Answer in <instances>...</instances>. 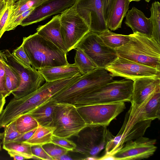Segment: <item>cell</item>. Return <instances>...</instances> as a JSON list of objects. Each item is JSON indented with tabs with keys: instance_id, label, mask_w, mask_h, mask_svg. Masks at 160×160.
Instances as JSON below:
<instances>
[{
	"instance_id": "6da1fadb",
	"label": "cell",
	"mask_w": 160,
	"mask_h": 160,
	"mask_svg": "<svg viewBox=\"0 0 160 160\" xmlns=\"http://www.w3.org/2000/svg\"><path fill=\"white\" fill-rule=\"evenodd\" d=\"M24 50L32 67L36 70L69 64L67 53L36 33L23 38Z\"/></svg>"
},
{
	"instance_id": "7a4b0ae2",
	"label": "cell",
	"mask_w": 160,
	"mask_h": 160,
	"mask_svg": "<svg viewBox=\"0 0 160 160\" xmlns=\"http://www.w3.org/2000/svg\"><path fill=\"white\" fill-rule=\"evenodd\" d=\"M129 35V41L115 49L118 56L160 70V45L139 32Z\"/></svg>"
},
{
	"instance_id": "3957f363",
	"label": "cell",
	"mask_w": 160,
	"mask_h": 160,
	"mask_svg": "<svg viewBox=\"0 0 160 160\" xmlns=\"http://www.w3.org/2000/svg\"><path fill=\"white\" fill-rule=\"evenodd\" d=\"M113 77L105 68H98L80 76L78 80L51 99L56 103L73 105L80 98L113 81Z\"/></svg>"
},
{
	"instance_id": "277c9868",
	"label": "cell",
	"mask_w": 160,
	"mask_h": 160,
	"mask_svg": "<svg viewBox=\"0 0 160 160\" xmlns=\"http://www.w3.org/2000/svg\"><path fill=\"white\" fill-rule=\"evenodd\" d=\"M133 81L124 79L113 81L80 98L73 104L76 107L121 102H130Z\"/></svg>"
},
{
	"instance_id": "5b68a950",
	"label": "cell",
	"mask_w": 160,
	"mask_h": 160,
	"mask_svg": "<svg viewBox=\"0 0 160 160\" xmlns=\"http://www.w3.org/2000/svg\"><path fill=\"white\" fill-rule=\"evenodd\" d=\"M107 127L87 126L79 133L76 147L73 151L82 155V159L97 160L98 155L113 136Z\"/></svg>"
},
{
	"instance_id": "8992f818",
	"label": "cell",
	"mask_w": 160,
	"mask_h": 160,
	"mask_svg": "<svg viewBox=\"0 0 160 160\" xmlns=\"http://www.w3.org/2000/svg\"><path fill=\"white\" fill-rule=\"evenodd\" d=\"M87 126L74 105L56 103L53 111L52 126L55 128L54 135L67 138L77 137Z\"/></svg>"
},
{
	"instance_id": "52a82bcc",
	"label": "cell",
	"mask_w": 160,
	"mask_h": 160,
	"mask_svg": "<svg viewBox=\"0 0 160 160\" xmlns=\"http://www.w3.org/2000/svg\"><path fill=\"white\" fill-rule=\"evenodd\" d=\"M80 77L46 82L36 91L15 101V108L20 114H26L48 102L54 95L78 80Z\"/></svg>"
},
{
	"instance_id": "ba28073f",
	"label": "cell",
	"mask_w": 160,
	"mask_h": 160,
	"mask_svg": "<svg viewBox=\"0 0 160 160\" xmlns=\"http://www.w3.org/2000/svg\"><path fill=\"white\" fill-rule=\"evenodd\" d=\"M59 18L61 35L68 52L75 49L90 29L77 12L75 4L59 14Z\"/></svg>"
},
{
	"instance_id": "9c48e42d",
	"label": "cell",
	"mask_w": 160,
	"mask_h": 160,
	"mask_svg": "<svg viewBox=\"0 0 160 160\" xmlns=\"http://www.w3.org/2000/svg\"><path fill=\"white\" fill-rule=\"evenodd\" d=\"M82 50L98 68H105L118 56L115 49L107 46L98 33L89 32L75 47Z\"/></svg>"
},
{
	"instance_id": "30bf717a",
	"label": "cell",
	"mask_w": 160,
	"mask_h": 160,
	"mask_svg": "<svg viewBox=\"0 0 160 160\" xmlns=\"http://www.w3.org/2000/svg\"><path fill=\"white\" fill-rule=\"evenodd\" d=\"M7 58L6 62L19 74L21 83L18 88L11 92L14 98H20L38 89L45 80L38 70L24 65L8 50L4 52Z\"/></svg>"
},
{
	"instance_id": "8fae6325",
	"label": "cell",
	"mask_w": 160,
	"mask_h": 160,
	"mask_svg": "<svg viewBox=\"0 0 160 160\" xmlns=\"http://www.w3.org/2000/svg\"><path fill=\"white\" fill-rule=\"evenodd\" d=\"M87 126L99 125L107 127L111 122L123 111L125 102L98 104L77 107Z\"/></svg>"
},
{
	"instance_id": "7c38bea8",
	"label": "cell",
	"mask_w": 160,
	"mask_h": 160,
	"mask_svg": "<svg viewBox=\"0 0 160 160\" xmlns=\"http://www.w3.org/2000/svg\"><path fill=\"white\" fill-rule=\"evenodd\" d=\"M113 77L134 81L146 77H160V70L118 56L105 68Z\"/></svg>"
},
{
	"instance_id": "4fadbf2b",
	"label": "cell",
	"mask_w": 160,
	"mask_h": 160,
	"mask_svg": "<svg viewBox=\"0 0 160 160\" xmlns=\"http://www.w3.org/2000/svg\"><path fill=\"white\" fill-rule=\"evenodd\" d=\"M123 124L128 127L139 122L160 119V89L139 105L132 103Z\"/></svg>"
},
{
	"instance_id": "5bb4252c",
	"label": "cell",
	"mask_w": 160,
	"mask_h": 160,
	"mask_svg": "<svg viewBox=\"0 0 160 160\" xmlns=\"http://www.w3.org/2000/svg\"><path fill=\"white\" fill-rule=\"evenodd\" d=\"M75 5L77 12L88 26L90 31L99 33L108 29L101 0H77Z\"/></svg>"
},
{
	"instance_id": "9a60e30c",
	"label": "cell",
	"mask_w": 160,
	"mask_h": 160,
	"mask_svg": "<svg viewBox=\"0 0 160 160\" xmlns=\"http://www.w3.org/2000/svg\"><path fill=\"white\" fill-rule=\"evenodd\" d=\"M156 139L141 137L128 141L113 155L115 160H140L152 156L157 149Z\"/></svg>"
},
{
	"instance_id": "2e32d148",
	"label": "cell",
	"mask_w": 160,
	"mask_h": 160,
	"mask_svg": "<svg viewBox=\"0 0 160 160\" xmlns=\"http://www.w3.org/2000/svg\"><path fill=\"white\" fill-rule=\"evenodd\" d=\"M77 0H47L36 7L21 22L25 27L42 21L50 16L61 13L73 6Z\"/></svg>"
},
{
	"instance_id": "e0dca14e",
	"label": "cell",
	"mask_w": 160,
	"mask_h": 160,
	"mask_svg": "<svg viewBox=\"0 0 160 160\" xmlns=\"http://www.w3.org/2000/svg\"><path fill=\"white\" fill-rule=\"evenodd\" d=\"M152 120L139 122L129 127L122 125L116 136H113L107 143L106 151L110 153L116 152L126 142L143 136L147 129L150 126Z\"/></svg>"
},
{
	"instance_id": "ac0fdd59",
	"label": "cell",
	"mask_w": 160,
	"mask_h": 160,
	"mask_svg": "<svg viewBox=\"0 0 160 160\" xmlns=\"http://www.w3.org/2000/svg\"><path fill=\"white\" fill-rule=\"evenodd\" d=\"M160 89V78L146 77L133 81L130 102L137 105L146 101L154 92Z\"/></svg>"
},
{
	"instance_id": "d6986e66",
	"label": "cell",
	"mask_w": 160,
	"mask_h": 160,
	"mask_svg": "<svg viewBox=\"0 0 160 160\" xmlns=\"http://www.w3.org/2000/svg\"><path fill=\"white\" fill-rule=\"evenodd\" d=\"M125 24L130 27L133 33L136 32L152 38V25L149 18L135 7L128 10L125 16Z\"/></svg>"
},
{
	"instance_id": "ffe728a7",
	"label": "cell",
	"mask_w": 160,
	"mask_h": 160,
	"mask_svg": "<svg viewBox=\"0 0 160 160\" xmlns=\"http://www.w3.org/2000/svg\"><path fill=\"white\" fill-rule=\"evenodd\" d=\"M36 30L38 34L68 52L61 35L59 15L53 16L46 24L38 26Z\"/></svg>"
},
{
	"instance_id": "44dd1931",
	"label": "cell",
	"mask_w": 160,
	"mask_h": 160,
	"mask_svg": "<svg viewBox=\"0 0 160 160\" xmlns=\"http://www.w3.org/2000/svg\"><path fill=\"white\" fill-rule=\"evenodd\" d=\"M46 82L69 78L82 75L74 63L52 67H46L37 70Z\"/></svg>"
},
{
	"instance_id": "7402d4cb",
	"label": "cell",
	"mask_w": 160,
	"mask_h": 160,
	"mask_svg": "<svg viewBox=\"0 0 160 160\" xmlns=\"http://www.w3.org/2000/svg\"><path fill=\"white\" fill-rule=\"evenodd\" d=\"M56 102L52 99L26 113L32 117L38 124L45 127L52 126L54 109Z\"/></svg>"
},
{
	"instance_id": "603a6c76",
	"label": "cell",
	"mask_w": 160,
	"mask_h": 160,
	"mask_svg": "<svg viewBox=\"0 0 160 160\" xmlns=\"http://www.w3.org/2000/svg\"><path fill=\"white\" fill-rule=\"evenodd\" d=\"M130 3L128 0H117L106 23L108 29L115 31L121 28Z\"/></svg>"
},
{
	"instance_id": "cb8c5ba5",
	"label": "cell",
	"mask_w": 160,
	"mask_h": 160,
	"mask_svg": "<svg viewBox=\"0 0 160 160\" xmlns=\"http://www.w3.org/2000/svg\"><path fill=\"white\" fill-rule=\"evenodd\" d=\"M55 129L54 127H45L39 125L31 137L23 142L31 146H42L51 143L52 137Z\"/></svg>"
},
{
	"instance_id": "d4e9b609",
	"label": "cell",
	"mask_w": 160,
	"mask_h": 160,
	"mask_svg": "<svg viewBox=\"0 0 160 160\" xmlns=\"http://www.w3.org/2000/svg\"><path fill=\"white\" fill-rule=\"evenodd\" d=\"M98 35L107 46L114 49L126 44L130 39L129 35L116 33L109 29L98 33Z\"/></svg>"
},
{
	"instance_id": "484cf974",
	"label": "cell",
	"mask_w": 160,
	"mask_h": 160,
	"mask_svg": "<svg viewBox=\"0 0 160 160\" xmlns=\"http://www.w3.org/2000/svg\"><path fill=\"white\" fill-rule=\"evenodd\" d=\"M46 0H18L14 3L12 6L7 23L28 9L32 8L37 7Z\"/></svg>"
},
{
	"instance_id": "4316f807",
	"label": "cell",
	"mask_w": 160,
	"mask_h": 160,
	"mask_svg": "<svg viewBox=\"0 0 160 160\" xmlns=\"http://www.w3.org/2000/svg\"><path fill=\"white\" fill-rule=\"evenodd\" d=\"M74 63L82 75L89 73L98 68L97 66L82 50L76 49Z\"/></svg>"
},
{
	"instance_id": "83f0119b",
	"label": "cell",
	"mask_w": 160,
	"mask_h": 160,
	"mask_svg": "<svg viewBox=\"0 0 160 160\" xmlns=\"http://www.w3.org/2000/svg\"><path fill=\"white\" fill-rule=\"evenodd\" d=\"M150 18L152 25V38L160 44V3L155 1L152 4L150 8Z\"/></svg>"
},
{
	"instance_id": "f1b7e54d",
	"label": "cell",
	"mask_w": 160,
	"mask_h": 160,
	"mask_svg": "<svg viewBox=\"0 0 160 160\" xmlns=\"http://www.w3.org/2000/svg\"><path fill=\"white\" fill-rule=\"evenodd\" d=\"M8 90L11 92L17 89L21 83V78L18 73L6 62L2 61Z\"/></svg>"
},
{
	"instance_id": "f546056e",
	"label": "cell",
	"mask_w": 160,
	"mask_h": 160,
	"mask_svg": "<svg viewBox=\"0 0 160 160\" xmlns=\"http://www.w3.org/2000/svg\"><path fill=\"white\" fill-rule=\"evenodd\" d=\"M16 127L18 131L24 133L37 128L39 125L36 120L27 114L22 115L15 120Z\"/></svg>"
},
{
	"instance_id": "4dcf8cb0",
	"label": "cell",
	"mask_w": 160,
	"mask_h": 160,
	"mask_svg": "<svg viewBox=\"0 0 160 160\" xmlns=\"http://www.w3.org/2000/svg\"><path fill=\"white\" fill-rule=\"evenodd\" d=\"M14 2L12 1L0 0V39L5 28Z\"/></svg>"
},
{
	"instance_id": "1f68e13d",
	"label": "cell",
	"mask_w": 160,
	"mask_h": 160,
	"mask_svg": "<svg viewBox=\"0 0 160 160\" xmlns=\"http://www.w3.org/2000/svg\"><path fill=\"white\" fill-rule=\"evenodd\" d=\"M4 128V132L0 133L1 144L12 142L22 134L19 133L17 130L15 120L9 123Z\"/></svg>"
},
{
	"instance_id": "d6a6232c",
	"label": "cell",
	"mask_w": 160,
	"mask_h": 160,
	"mask_svg": "<svg viewBox=\"0 0 160 160\" xmlns=\"http://www.w3.org/2000/svg\"><path fill=\"white\" fill-rule=\"evenodd\" d=\"M3 148L7 151H12L20 152L32 157L33 159H37L32 154L31 146L24 142H12L3 144Z\"/></svg>"
},
{
	"instance_id": "836d02e7",
	"label": "cell",
	"mask_w": 160,
	"mask_h": 160,
	"mask_svg": "<svg viewBox=\"0 0 160 160\" xmlns=\"http://www.w3.org/2000/svg\"><path fill=\"white\" fill-rule=\"evenodd\" d=\"M42 147L53 160H57L60 156L67 154L68 152L66 149L52 143L44 145Z\"/></svg>"
},
{
	"instance_id": "e575fe53",
	"label": "cell",
	"mask_w": 160,
	"mask_h": 160,
	"mask_svg": "<svg viewBox=\"0 0 160 160\" xmlns=\"http://www.w3.org/2000/svg\"><path fill=\"white\" fill-rule=\"evenodd\" d=\"M51 143L64 148L68 151H73L77 146L76 144L72 141L53 134L52 137Z\"/></svg>"
},
{
	"instance_id": "d590c367",
	"label": "cell",
	"mask_w": 160,
	"mask_h": 160,
	"mask_svg": "<svg viewBox=\"0 0 160 160\" xmlns=\"http://www.w3.org/2000/svg\"><path fill=\"white\" fill-rule=\"evenodd\" d=\"M35 8H32L28 9L7 22L5 28V32L14 29Z\"/></svg>"
},
{
	"instance_id": "8d00e7d4",
	"label": "cell",
	"mask_w": 160,
	"mask_h": 160,
	"mask_svg": "<svg viewBox=\"0 0 160 160\" xmlns=\"http://www.w3.org/2000/svg\"><path fill=\"white\" fill-rule=\"evenodd\" d=\"M11 53L23 64L29 68H32L30 61L25 52L22 44L14 50Z\"/></svg>"
},
{
	"instance_id": "74e56055",
	"label": "cell",
	"mask_w": 160,
	"mask_h": 160,
	"mask_svg": "<svg viewBox=\"0 0 160 160\" xmlns=\"http://www.w3.org/2000/svg\"><path fill=\"white\" fill-rule=\"evenodd\" d=\"M31 150L32 155L36 157L37 159L53 160V159L44 150L42 146H31Z\"/></svg>"
},
{
	"instance_id": "f35d334b",
	"label": "cell",
	"mask_w": 160,
	"mask_h": 160,
	"mask_svg": "<svg viewBox=\"0 0 160 160\" xmlns=\"http://www.w3.org/2000/svg\"><path fill=\"white\" fill-rule=\"evenodd\" d=\"M0 93L2 94L6 98L11 94L6 88L4 70L1 60H0Z\"/></svg>"
},
{
	"instance_id": "ab89813d",
	"label": "cell",
	"mask_w": 160,
	"mask_h": 160,
	"mask_svg": "<svg viewBox=\"0 0 160 160\" xmlns=\"http://www.w3.org/2000/svg\"><path fill=\"white\" fill-rule=\"evenodd\" d=\"M103 6V14L107 23L117 0H101Z\"/></svg>"
},
{
	"instance_id": "60d3db41",
	"label": "cell",
	"mask_w": 160,
	"mask_h": 160,
	"mask_svg": "<svg viewBox=\"0 0 160 160\" xmlns=\"http://www.w3.org/2000/svg\"><path fill=\"white\" fill-rule=\"evenodd\" d=\"M8 154L14 160H21L28 159H33L32 157L30 156L15 151H8Z\"/></svg>"
},
{
	"instance_id": "b9f144b4",
	"label": "cell",
	"mask_w": 160,
	"mask_h": 160,
	"mask_svg": "<svg viewBox=\"0 0 160 160\" xmlns=\"http://www.w3.org/2000/svg\"><path fill=\"white\" fill-rule=\"evenodd\" d=\"M37 128H35L30 131L22 133L19 137L15 139L12 142H23L30 138L32 135Z\"/></svg>"
},
{
	"instance_id": "7bdbcfd3",
	"label": "cell",
	"mask_w": 160,
	"mask_h": 160,
	"mask_svg": "<svg viewBox=\"0 0 160 160\" xmlns=\"http://www.w3.org/2000/svg\"><path fill=\"white\" fill-rule=\"evenodd\" d=\"M6 103V97L0 93V115L1 113L4 105Z\"/></svg>"
},
{
	"instance_id": "ee69618b",
	"label": "cell",
	"mask_w": 160,
	"mask_h": 160,
	"mask_svg": "<svg viewBox=\"0 0 160 160\" xmlns=\"http://www.w3.org/2000/svg\"><path fill=\"white\" fill-rule=\"evenodd\" d=\"M0 60L7 62V58L4 52L0 51Z\"/></svg>"
},
{
	"instance_id": "f6af8a7d",
	"label": "cell",
	"mask_w": 160,
	"mask_h": 160,
	"mask_svg": "<svg viewBox=\"0 0 160 160\" xmlns=\"http://www.w3.org/2000/svg\"><path fill=\"white\" fill-rule=\"evenodd\" d=\"M72 159V158L67 156L66 154L62 155L58 158L57 160H70Z\"/></svg>"
},
{
	"instance_id": "bcb514c9",
	"label": "cell",
	"mask_w": 160,
	"mask_h": 160,
	"mask_svg": "<svg viewBox=\"0 0 160 160\" xmlns=\"http://www.w3.org/2000/svg\"><path fill=\"white\" fill-rule=\"evenodd\" d=\"M141 0H128V1H129V2H132V1H136V2H138V1H140Z\"/></svg>"
},
{
	"instance_id": "7dc6e473",
	"label": "cell",
	"mask_w": 160,
	"mask_h": 160,
	"mask_svg": "<svg viewBox=\"0 0 160 160\" xmlns=\"http://www.w3.org/2000/svg\"><path fill=\"white\" fill-rule=\"evenodd\" d=\"M6 1H12L14 3L15 2H17L18 0H5Z\"/></svg>"
},
{
	"instance_id": "c3c4849f",
	"label": "cell",
	"mask_w": 160,
	"mask_h": 160,
	"mask_svg": "<svg viewBox=\"0 0 160 160\" xmlns=\"http://www.w3.org/2000/svg\"><path fill=\"white\" fill-rule=\"evenodd\" d=\"M1 144V143L0 142V151H1L2 150Z\"/></svg>"
},
{
	"instance_id": "681fc988",
	"label": "cell",
	"mask_w": 160,
	"mask_h": 160,
	"mask_svg": "<svg viewBox=\"0 0 160 160\" xmlns=\"http://www.w3.org/2000/svg\"><path fill=\"white\" fill-rule=\"evenodd\" d=\"M146 2H148L150 0H145Z\"/></svg>"
}]
</instances>
